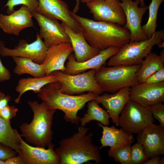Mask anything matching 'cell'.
<instances>
[{"label":"cell","mask_w":164,"mask_h":164,"mask_svg":"<svg viewBox=\"0 0 164 164\" xmlns=\"http://www.w3.org/2000/svg\"><path fill=\"white\" fill-rule=\"evenodd\" d=\"M71 14L80 24L85 40L94 48L100 51L111 47L120 48L130 41V32L124 26L93 20L80 16L73 12Z\"/></svg>","instance_id":"6da1fadb"},{"label":"cell","mask_w":164,"mask_h":164,"mask_svg":"<svg viewBox=\"0 0 164 164\" xmlns=\"http://www.w3.org/2000/svg\"><path fill=\"white\" fill-rule=\"evenodd\" d=\"M82 126L78 132L70 137L63 138L59 142V146L54 150L60 159V164H81L94 161L97 164L101 161L98 146L92 142L93 133Z\"/></svg>","instance_id":"7a4b0ae2"},{"label":"cell","mask_w":164,"mask_h":164,"mask_svg":"<svg viewBox=\"0 0 164 164\" xmlns=\"http://www.w3.org/2000/svg\"><path fill=\"white\" fill-rule=\"evenodd\" d=\"M38 97L44 102L50 109L63 111V118L67 121L77 125L81 118L77 116L78 111L86 104L95 99L98 95L93 92L77 95H70L60 90L57 82L48 84L37 93Z\"/></svg>","instance_id":"3957f363"},{"label":"cell","mask_w":164,"mask_h":164,"mask_svg":"<svg viewBox=\"0 0 164 164\" xmlns=\"http://www.w3.org/2000/svg\"><path fill=\"white\" fill-rule=\"evenodd\" d=\"M28 104L33 112V118L30 123H24L20 125V135L27 142L36 146L48 148L53 144L52 126L56 110L50 108L43 101L39 103L36 101H29Z\"/></svg>","instance_id":"277c9868"},{"label":"cell","mask_w":164,"mask_h":164,"mask_svg":"<svg viewBox=\"0 0 164 164\" xmlns=\"http://www.w3.org/2000/svg\"><path fill=\"white\" fill-rule=\"evenodd\" d=\"M141 64L106 67L102 66L96 71V80L103 92L113 93L125 87H131L139 83L137 73Z\"/></svg>","instance_id":"5b68a950"},{"label":"cell","mask_w":164,"mask_h":164,"mask_svg":"<svg viewBox=\"0 0 164 164\" xmlns=\"http://www.w3.org/2000/svg\"><path fill=\"white\" fill-rule=\"evenodd\" d=\"M164 39L163 30L156 31L149 38L145 40L127 43L118 52L109 59L108 66L141 64L143 58L151 52L153 47Z\"/></svg>","instance_id":"8992f818"},{"label":"cell","mask_w":164,"mask_h":164,"mask_svg":"<svg viewBox=\"0 0 164 164\" xmlns=\"http://www.w3.org/2000/svg\"><path fill=\"white\" fill-rule=\"evenodd\" d=\"M96 70H90L76 74H69L61 71H56L50 74L56 79L62 92L70 95H80L86 92L97 95L101 94L102 89L97 82L95 74Z\"/></svg>","instance_id":"52a82bcc"},{"label":"cell","mask_w":164,"mask_h":164,"mask_svg":"<svg viewBox=\"0 0 164 164\" xmlns=\"http://www.w3.org/2000/svg\"><path fill=\"white\" fill-rule=\"evenodd\" d=\"M120 114L118 126L128 134H137L155 121L151 112L147 108L130 99Z\"/></svg>","instance_id":"ba28073f"},{"label":"cell","mask_w":164,"mask_h":164,"mask_svg":"<svg viewBox=\"0 0 164 164\" xmlns=\"http://www.w3.org/2000/svg\"><path fill=\"white\" fill-rule=\"evenodd\" d=\"M48 49L38 33L33 42L29 43L26 40L20 39L13 49L6 47L4 43L0 40V55L2 56L29 58L39 64L43 61Z\"/></svg>","instance_id":"9c48e42d"},{"label":"cell","mask_w":164,"mask_h":164,"mask_svg":"<svg viewBox=\"0 0 164 164\" xmlns=\"http://www.w3.org/2000/svg\"><path fill=\"white\" fill-rule=\"evenodd\" d=\"M119 0H93L86 3L94 20L123 26L126 21Z\"/></svg>","instance_id":"30bf717a"},{"label":"cell","mask_w":164,"mask_h":164,"mask_svg":"<svg viewBox=\"0 0 164 164\" xmlns=\"http://www.w3.org/2000/svg\"><path fill=\"white\" fill-rule=\"evenodd\" d=\"M140 0H124L120 4L123 9L126 21L123 26L130 32V42L145 40L148 37L143 32L141 26L142 17L148 9V6L139 7Z\"/></svg>","instance_id":"8fae6325"},{"label":"cell","mask_w":164,"mask_h":164,"mask_svg":"<svg viewBox=\"0 0 164 164\" xmlns=\"http://www.w3.org/2000/svg\"><path fill=\"white\" fill-rule=\"evenodd\" d=\"M36 12L60 20L76 33H82L80 23L72 16L67 4L62 0H38Z\"/></svg>","instance_id":"7c38bea8"},{"label":"cell","mask_w":164,"mask_h":164,"mask_svg":"<svg viewBox=\"0 0 164 164\" xmlns=\"http://www.w3.org/2000/svg\"><path fill=\"white\" fill-rule=\"evenodd\" d=\"M40 27L39 36L43 39L48 48L63 43H70V39L58 20L36 12L32 14Z\"/></svg>","instance_id":"4fadbf2b"},{"label":"cell","mask_w":164,"mask_h":164,"mask_svg":"<svg viewBox=\"0 0 164 164\" xmlns=\"http://www.w3.org/2000/svg\"><path fill=\"white\" fill-rule=\"evenodd\" d=\"M137 143L143 148L149 159L164 154V129L152 123L138 133Z\"/></svg>","instance_id":"5bb4252c"},{"label":"cell","mask_w":164,"mask_h":164,"mask_svg":"<svg viewBox=\"0 0 164 164\" xmlns=\"http://www.w3.org/2000/svg\"><path fill=\"white\" fill-rule=\"evenodd\" d=\"M19 152L18 154L23 159L25 164H60V159L52 144L45 148L32 146L19 136Z\"/></svg>","instance_id":"9a60e30c"},{"label":"cell","mask_w":164,"mask_h":164,"mask_svg":"<svg viewBox=\"0 0 164 164\" xmlns=\"http://www.w3.org/2000/svg\"><path fill=\"white\" fill-rule=\"evenodd\" d=\"M130 99L145 107L164 102V81L139 83L130 87Z\"/></svg>","instance_id":"2e32d148"},{"label":"cell","mask_w":164,"mask_h":164,"mask_svg":"<svg viewBox=\"0 0 164 164\" xmlns=\"http://www.w3.org/2000/svg\"><path fill=\"white\" fill-rule=\"evenodd\" d=\"M120 48L110 47L100 50L99 53L94 57L83 62H77L74 54L71 53L68 57V61L63 72L69 74H76L85 72L87 70H99L106 62L111 56L115 55Z\"/></svg>","instance_id":"e0dca14e"},{"label":"cell","mask_w":164,"mask_h":164,"mask_svg":"<svg viewBox=\"0 0 164 164\" xmlns=\"http://www.w3.org/2000/svg\"><path fill=\"white\" fill-rule=\"evenodd\" d=\"M32 17L28 8L22 5L11 14H0V28L5 33L19 36L23 29L34 27Z\"/></svg>","instance_id":"ac0fdd59"},{"label":"cell","mask_w":164,"mask_h":164,"mask_svg":"<svg viewBox=\"0 0 164 164\" xmlns=\"http://www.w3.org/2000/svg\"><path fill=\"white\" fill-rule=\"evenodd\" d=\"M130 87L121 89L112 94L107 93L97 95L95 100L101 104L106 110L113 123L118 126L120 114L127 102L130 100Z\"/></svg>","instance_id":"d6986e66"},{"label":"cell","mask_w":164,"mask_h":164,"mask_svg":"<svg viewBox=\"0 0 164 164\" xmlns=\"http://www.w3.org/2000/svg\"><path fill=\"white\" fill-rule=\"evenodd\" d=\"M73 52L70 43H63L48 48L45 59L41 64L46 76L56 71L64 72L65 63Z\"/></svg>","instance_id":"ffe728a7"},{"label":"cell","mask_w":164,"mask_h":164,"mask_svg":"<svg viewBox=\"0 0 164 164\" xmlns=\"http://www.w3.org/2000/svg\"><path fill=\"white\" fill-rule=\"evenodd\" d=\"M98 125L103 130L102 135L100 140L101 145L99 149L110 147L108 152V155L120 148L131 145L134 142L132 135L126 133L121 128H117L114 125L108 127L103 125L99 122Z\"/></svg>","instance_id":"44dd1931"},{"label":"cell","mask_w":164,"mask_h":164,"mask_svg":"<svg viewBox=\"0 0 164 164\" xmlns=\"http://www.w3.org/2000/svg\"><path fill=\"white\" fill-rule=\"evenodd\" d=\"M61 24L70 39L77 62H84L99 54L100 50L90 46L82 33L75 32L63 22Z\"/></svg>","instance_id":"7402d4cb"},{"label":"cell","mask_w":164,"mask_h":164,"mask_svg":"<svg viewBox=\"0 0 164 164\" xmlns=\"http://www.w3.org/2000/svg\"><path fill=\"white\" fill-rule=\"evenodd\" d=\"M56 82L55 77L51 74L42 77L20 79L15 88L16 91L19 94L15 100V102L19 104L22 95L28 91H33L35 93L37 94L46 84Z\"/></svg>","instance_id":"603a6c76"},{"label":"cell","mask_w":164,"mask_h":164,"mask_svg":"<svg viewBox=\"0 0 164 164\" xmlns=\"http://www.w3.org/2000/svg\"><path fill=\"white\" fill-rule=\"evenodd\" d=\"M164 58L155 53H150L142 61L137 73L139 83H145L151 75L164 67Z\"/></svg>","instance_id":"cb8c5ba5"},{"label":"cell","mask_w":164,"mask_h":164,"mask_svg":"<svg viewBox=\"0 0 164 164\" xmlns=\"http://www.w3.org/2000/svg\"><path fill=\"white\" fill-rule=\"evenodd\" d=\"M12 58L16 64L13 69V72L15 74L20 75L27 74L34 77L46 76L41 64L35 63L29 58L18 56Z\"/></svg>","instance_id":"d4e9b609"},{"label":"cell","mask_w":164,"mask_h":164,"mask_svg":"<svg viewBox=\"0 0 164 164\" xmlns=\"http://www.w3.org/2000/svg\"><path fill=\"white\" fill-rule=\"evenodd\" d=\"M98 104L94 99L88 102L87 112L80 120L81 126L84 127L93 120L97 121L106 126L109 125L110 118L108 113Z\"/></svg>","instance_id":"484cf974"},{"label":"cell","mask_w":164,"mask_h":164,"mask_svg":"<svg viewBox=\"0 0 164 164\" xmlns=\"http://www.w3.org/2000/svg\"><path fill=\"white\" fill-rule=\"evenodd\" d=\"M20 134L16 129L13 128L10 121L0 116V142L19 152Z\"/></svg>","instance_id":"4316f807"},{"label":"cell","mask_w":164,"mask_h":164,"mask_svg":"<svg viewBox=\"0 0 164 164\" xmlns=\"http://www.w3.org/2000/svg\"><path fill=\"white\" fill-rule=\"evenodd\" d=\"M163 0H152L148 6V19L146 23L142 26L143 32L148 38H150L156 31L158 11L160 5Z\"/></svg>","instance_id":"83f0119b"},{"label":"cell","mask_w":164,"mask_h":164,"mask_svg":"<svg viewBox=\"0 0 164 164\" xmlns=\"http://www.w3.org/2000/svg\"><path fill=\"white\" fill-rule=\"evenodd\" d=\"M108 155L121 164H131V146L128 145L120 148Z\"/></svg>","instance_id":"f1b7e54d"},{"label":"cell","mask_w":164,"mask_h":164,"mask_svg":"<svg viewBox=\"0 0 164 164\" xmlns=\"http://www.w3.org/2000/svg\"><path fill=\"white\" fill-rule=\"evenodd\" d=\"M20 5L26 6L32 14L36 12L39 2L38 0H8L4 7H7L6 12L9 15L15 11V6Z\"/></svg>","instance_id":"f546056e"},{"label":"cell","mask_w":164,"mask_h":164,"mask_svg":"<svg viewBox=\"0 0 164 164\" xmlns=\"http://www.w3.org/2000/svg\"><path fill=\"white\" fill-rule=\"evenodd\" d=\"M148 159L141 144L135 143L131 146L132 164H143Z\"/></svg>","instance_id":"4dcf8cb0"},{"label":"cell","mask_w":164,"mask_h":164,"mask_svg":"<svg viewBox=\"0 0 164 164\" xmlns=\"http://www.w3.org/2000/svg\"><path fill=\"white\" fill-rule=\"evenodd\" d=\"M146 108L150 111L153 118L159 121L160 126L164 129V105L162 103H156Z\"/></svg>","instance_id":"1f68e13d"},{"label":"cell","mask_w":164,"mask_h":164,"mask_svg":"<svg viewBox=\"0 0 164 164\" xmlns=\"http://www.w3.org/2000/svg\"><path fill=\"white\" fill-rule=\"evenodd\" d=\"M17 154V152L14 149L0 142V160L5 161Z\"/></svg>","instance_id":"d6a6232c"},{"label":"cell","mask_w":164,"mask_h":164,"mask_svg":"<svg viewBox=\"0 0 164 164\" xmlns=\"http://www.w3.org/2000/svg\"><path fill=\"white\" fill-rule=\"evenodd\" d=\"M163 81H164V67L150 76L145 82L148 84H156Z\"/></svg>","instance_id":"836d02e7"},{"label":"cell","mask_w":164,"mask_h":164,"mask_svg":"<svg viewBox=\"0 0 164 164\" xmlns=\"http://www.w3.org/2000/svg\"><path fill=\"white\" fill-rule=\"evenodd\" d=\"M11 97L0 91V115L9 107Z\"/></svg>","instance_id":"e575fe53"},{"label":"cell","mask_w":164,"mask_h":164,"mask_svg":"<svg viewBox=\"0 0 164 164\" xmlns=\"http://www.w3.org/2000/svg\"><path fill=\"white\" fill-rule=\"evenodd\" d=\"M11 74L9 70L3 64L0 59V82H3L9 80Z\"/></svg>","instance_id":"d590c367"},{"label":"cell","mask_w":164,"mask_h":164,"mask_svg":"<svg viewBox=\"0 0 164 164\" xmlns=\"http://www.w3.org/2000/svg\"><path fill=\"white\" fill-rule=\"evenodd\" d=\"M5 162V164H25L23 159L18 155L7 159Z\"/></svg>","instance_id":"8d00e7d4"},{"label":"cell","mask_w":164,"mask_h":164,"mask_svg":"<svg viewBox=\"0 0 164 164\" xmlns=\"http://www.w3.org/2000/svg\"><path fill=\"white\" fill-rule=\"evenodd\" d=\"M161 157L159 156H155L148 159L143 164H160Z\"/></svg>","instance_id":"74e56055"},{"label":"cell","mask_w":164,"mask_h":164,"mask_svg":"<svg viewBox=\"0 0 164 164\" xmlns=\"http://www.w3.org/2000/svg\"><path fill=\"white\" fill-rule=\"evenodd\" d=\"M158 47L159 48H163L164 47V42H161L157 45Z\"/></svg>","instance_id":"f35d334b"},{"label":"cell","mask_w":164,"mask_h":164,"mask_svg":"<svg viewBox=\"0 0 164 164\" xmlns=\"http://www.w3.org/2000/svg\"><path fill=\"white\" fill-rule=\"evenodd\" d=\"M141 7H143L145 6V4L144 0H140Z\"/></svg>","instance_id":"ab89813d"},{"label":"cell","mask_w":164,"mask_h":164,"mask_svg":"<svg viewBox=\"0 0 164 164\" xmlns=\"http://www.w3.org/2000/svg\"><path fill=\"white\" fill-rule=\"evenodd\" d=\"M160 56L162 58H164V49L162 50L160 53Z\"/></svg>","instance_id":"60d3db41"},{"label":"cell","mask_w":164,"mask_h":164,"mask_svg":"<svg viewBox=\"0 0 164 164\" xmlns=\"http://www.w3.org/2000/svg\"><path fill=\"white\" fill-rule=\"evenodd\" d=\"M164 164V156L161 157L160 161V164Z\"/></svg>","instance_id":"b9f144b4"},{"label":"cell","mask_w":164,"mask_h":164,"mask_svg":"<svg viewBox=\"0 0 164 164\" xmlns=\"http://www.w3.org/2000/svg\"><path fill=\"white\" fill-rule=\"evenodd\" d=\"M93 0H80V2L82 3H87L90 1Z\"/></svg>","instance_id":"7bdbcfd3"},{"label":"cell","mask_w":164,"mask_h":164,"mask_svg":"<svg viewBox=\"0 0 164 164\" xmlns=\"http://www.w3.org/2000/svg\"><path fill=\"white\" fill-rule=\"evenodd\" d=\"M0 164H5V161L0 160Z\"/></svg>","instance_id":"ee69618b"},{"label":"cell","mask_w":164,"mask_h":164,"mask_svg":"<svg viewBox=\"0 0 164 164\" xmlns=\"http://www.w3.org/2000/svg\"><path fill=\"white\" fill-rule=\"evenodd\" d=\"M124 0H121V2L123 1Z\"/></svg>","instance_id":"f6af8a7d"},{"label":"cell","mask_w":164,"mask_h":164,"mask_svg":"<svg viewBox=\"0 0 164 164\" xmlns=\"http://www.w3.org/2000/svg\"><path fill=\"white\" fill-rule=\"evenodd\" d=\"M76 0L77 1H79V0Z\"/></svg>","instance_id":"bcb514c9"}]
</instances>
